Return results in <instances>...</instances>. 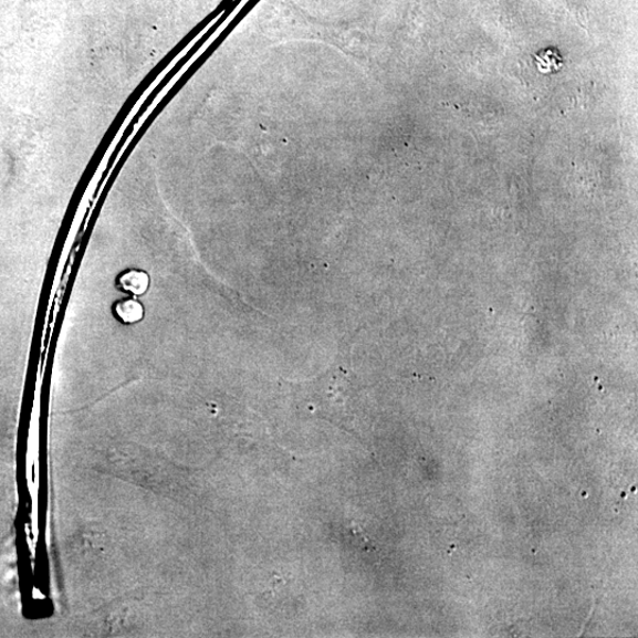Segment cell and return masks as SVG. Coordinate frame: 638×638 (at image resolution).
Listing matches in <instances>:
<instances>
[{"label":"cell","mask_w":638,"mask_h":638,"mask_svg":"<svg viewBox=\"0 0 638 638\" xmlns=\"http://www.w3.org/2000/svg\"><path fill=\"white\" fill-rule=\"evenodd\" d=\"M119 285L134 296H143L149 287V278L144 271L133 270L121 275Z\"/></svg>","instance_id":"1"},{"label":"cell","mask_w":638,"mask_h":638,"mask_svg":"<svg viewBox=\"0 0 638 638\" xmlns=\"http://www.w3.org/2000/svg\"><path fill=\"white\" fill-rule=\"evenodd\" d=\"M115 310L121 321L128 324L140 322L145 314L143 304L134 300L117 303Z\"/></svg>","instance_id":"2"},{"label":"cell","mask_w":638,"mask_h":638,"mask_svg":"<svg viewBox=\"0 0 638 638\" xmlns=\"http://www.w3.org/2000/svg\"><path fill=\"white\" fill-rule=\"evenodd\" d=\"M536 61L540 72L544 74L558 72L563 65L559 54L552 50L543 51L536 55Z\"/></svg>","instance_id":"3"}]
</instances>
